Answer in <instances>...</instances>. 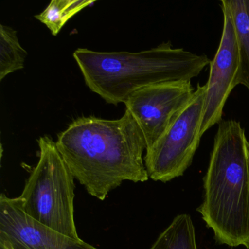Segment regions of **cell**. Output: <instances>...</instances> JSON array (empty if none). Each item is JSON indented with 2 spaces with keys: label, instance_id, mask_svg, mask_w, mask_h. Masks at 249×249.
<instances>
[{
  "label": "cell",
  "instance_id": "6da1fadb",
  "mask_svg": "<svg viewBox=\"0 0 249 249\" xmlns=\"http://www.w3.org/2000/svg\"><path fill=\"white\" fill-rule=\"evenodd\" d=\"M56 143L75 178L100 200L124 181L149 178L142 157L145 137L128 110L116 120L78 118L58 135Z\"/></svg>",
  "mask_w": 249,
  "mask_h": 249
},
{
  "label": "cell",
  "instance_id": "7a4b0ae2",
  "mask_svg": "<svg viewBox=\"0 0 249 249\" xmlns=\"http://www.w3.org/2000/svg\"><path fill=\"white\" fill-rule=\"evenodd\" d=\"M245 129L222 120L204 177V200L197 211L221 244L249 249V162Z\"/></svg>",
  "mask_w": 249,
  "mask_h": 249
},
{
  "label": "cell",
  "instance_id": "3957f363",
  "mask_svg": "<svg viewBox=\"0 0 249 249\" xmlns=\"http://www.w3.org/2000/svg\"><path fill=\"white\" fill-rule=\"evenodd\" d=\"M73 57L86 85L115 106L148 86L191 81L211 63L205 55L175 49L170 42L137 53L78 49Z\"/></svg>",
  "mask_w": 249,
  "mask_h": 249
},
{
  "label": "cell",
  "instance_id": "277c9868",
  "mask_svg": "<svg viewBox=\"0 0 249 249\" xmlns=\"http://www.w3.org/2000/svg\"><path fill=\"white\" fill-rule=\"evenodd\" d=\"M37 143L38 162L17 197L20 206L39 224L78 240L74 218L75 177L55 141L44 135Z\"/></svg>",
  "mask_w": 249,
  "mask_h": 249
},
{
  "label": "cell",
  "instance_id": "5b68a950",
  "mask_svg": "<svg viewBox=\"0 0 249 249\" xmlns=\"http://www.w3.org/2000/svg\"><path fill=\"white\" fill-rule=\"evenodd\" d=\"M206 85L197 84L187 104L176 115L144 157L147 173L155 181L166 183L183 176L192 164L200 142Z\"/></svg>",
  "mask_w": 249,
  "mask_h": 249
},
{
  "label": "cell",
  "instance_id": "8992f818",
  "mask_svg": "<svg viewBox=\"0 0 249 249\" xmlns=\"http://www.w3.org/2000/svg\"><path fill=\"white\" fill-rule=\"evenodd\" d=\"M195 91L191 81L160 83L140 89L126 99V110L141 127L147 148L162 135Z\"/></svg>",
  "mask_w": 249,
  "mask_h": 249
},
{
  "label": "cell",
  "instance_id": "52a82bcc",
  "mask_svg": "<svg viewBox=\"0 0 249 249\" xmlns=\"http://www.w3.org/2000/svg\"><path fill=\"white\" fill-rule=\"evenodd\" d=\"M223 16L222 34L218 50L210 63L200 135L222 119L229 96L237 85L240 59L234 21L227 0L220 2Z\"/></svg>",
  "mask_w": 249,
  "mask_h": 249
},
{
  "label": "cell",
  "instance_id": "ba28073f",
  "mask_svg": "<svg viewBox=\"0 0 249 249\" xmlns=\"http://www.w3.org/2000/svg\"><path fill=\"white\" fill-rule=\"evenodd\" d=\"M0 249H99L39 224L25 213L17 197L0 196Z\"/></svg>",
  "mask_w": 249,
  "mask_h": 249
},
{
  "label": "cell",
  "instance_id": "9c48e42d",
  "mask_svg": "<svg viewBox=\"0 0 249 249\" xmlns=\"http://www.w3.org/2000/svg\"><path fill=\"white\" fill-rule=\"evenodd\" d=\"M234 21L238 46L237 85L249 90V0H227Z\"/></svg>",
  "mask_w": 249,
  "mask_h": 249
},
{
  "label": "cell",
  "instance_id": "30bf717a",
  "mask_svg": "<svg viewBox=\"0 0 249 249\" xmlns=\"http://www.w3.org/2000/svg\"><path fill=\"white\" fill-rule=\"evenodd\" d=\"M150 249H197L195 227L190 215H178Z\"/></svg>",
  "mask_w": 249,
  "mask_h": 249
},
{
  "label": "cell",
  "instance_id": "8fae6325",
  "mask_svg": "<svg viewBox=\"0 0 249 249\" xmlns=\"http://www.w3.org/2000/svg\"><path fill=\"white\" fill-rule=\"evenodd\" d=\"M27 52L20 44L17 32L0 24V81L24 69Z\"/></svg>",
  "mask_w": 249,
  "mask_h": 249
},
{
  "label": "cell",
  "instance_id": "7c38bea8",
  "mask_svg": "<svg viewBox=\"0 0 249 249\" xmlns=\"http://www.w3.org/2000/svg\"><path fill=\"white\" fill-rule=\"evenodd\" d=\"M94 2L92 0H52L36 18L56 36L71 18Z\"/></svg>",
  "mask_w": 249,
  "mask_h": 249
},
{
  "label": "cell",
  "instance_id": "4fadbf2b",
  "mask_svg": "<svg viewBox=\"0 0 249 249\" xmlns=\"http://www.w3.org/2000/svg\"><path fill=\"white\" fill-rule=\"evenodd\" d=\"M248 154H249V141L247 142Z\"/></svg>",
  "mask_w": 249,
  "mask_h": 249
}]
</instances>
